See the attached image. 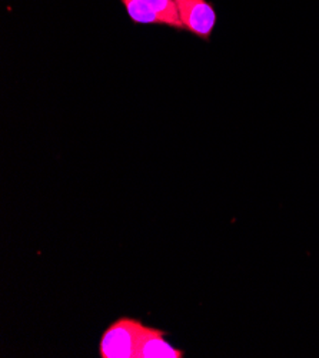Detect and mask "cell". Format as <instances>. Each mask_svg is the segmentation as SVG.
Here are the masks:
<instances>
[{
  "instance_id": "cell-1",
  "label": "cell",
  "mask_w": 319,
  "mask_h": 358,
  "mask_svg": "<svg viewBox=\"0 0 319 358\" xmlns=\"http://www.w3.org/2000/svg\"><path fill=\"white\" fill-rule=\"evenodd\" d=\"M144 330L145 324L137 318H118L100 337V358H137L139 341Z\"/></svg>"
},
{
  "instance_id": "cell-2",
  "label": "cell",
  "mask_w": 319,
  "mask_h": 358,
  "mask_svg": "<svg viewBox=\"0 0 319 358\" xmlns=\"http://www.w3.org/2000/svg\"><path fill=\"white\" fill-rule=\"evenodd\" d=\"M184 30L198 39L210 41V36L218 23V13L209 0H175Z\"/></svg>"
},
{
  "instance_id": "cell-3",
  "label": "cell",
  "mask_w": 319,
  "mask_h": 358,
  "mask_svg": "<svg viewBox=\"0 0 319 358\" xmlns=\"http://www.w3.org/2000/svg\"><path fill=\"white\" fill-rule=\"evenodd\" d=\"M185 352L166 340V331L145 326L140 336L137 358H184Z\"/></svg>"
},
{
  "instance_id": "cell-4",
  "label": "cell",
  "mask_w": 319,
  "mask_h": 358,
  "mask_svg": "<svg viewBox=\"0 0 319 358\" xmlns=\"http://www.w3.org/2000/svg\"><path fill=\"white\" fill-rule=\"evenodd\" d=\"M121 2L126 8V12L133 23L165 26V22L155 13V10L145 0H121Z\"/></svg>"
},
{
  "instance_id": "cell-5",
  "label": "cell",
  "mask_w": 319,
  "mask_h": 358,
  "mask_svg": "<svg viewBox=\"0 0 319 358\" xmlns=\"http://www.w3.org/2000/svg\"><path fill=\"white\" fill-rule=\"evenodd\" d=\"M145 2L165 22V26H169L175 30H184V24L181 22L178 6H176L175 0H145Z\"/></svg>"
}]
</instances>
